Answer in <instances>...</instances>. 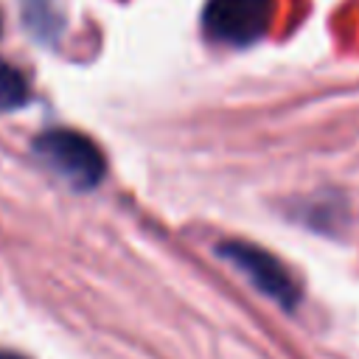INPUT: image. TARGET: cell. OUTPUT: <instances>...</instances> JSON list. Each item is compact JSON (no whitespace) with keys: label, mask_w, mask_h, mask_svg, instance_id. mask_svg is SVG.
Segmentation results:
<instances>
[{"label":"cell","mask_w":359,"mask_h":359,"mask_svg":"<svg viewBox=\"0 0 359 359\" xmlns=\"http://www.w3.org/2000/svg\"><path fill=\"white\" fill-rule=\"evenodd\" d=\"M36 157L50 165L65 182L79 191H90L104 180L107 163L101 149L81 132L73 129H50L34 140Z\"/></svg>","instance_id":"6da1fadb"},{"label":"cell","mask_w":359,"mask_h":359,"mask_svg":"<svg viewBox=\"0 0 359 359\" xmlns=\"http://www.w3.org/2000/svg\"><path fill=\"white\" fill-rule=\"evenodd\" d=\"M216 252L230 261L264 297L283 306L286 311H294L300 303V286L294 275L264 247L247 244V241H222Z\"/></svg>","instance_id":"7a4b0ae2"},{"label":"cell","mask_w":359,"mask_h":359,"mask_svg":"<svg viewBox=\"0 0 359 359\" xmlns=\"http://www.w3.org/2000/svg\"><path fill=\"white\" fill-rule=\"evenodd\" d=\"M275 17V0H208L202 28L213 42L230 48L255 45Z\"/></svg>","instance_id":"3957f363"},{"label":"cell","mask_w":359,"mask_h":359,"mask_svg":"<svg viewBox=\"0 0 359 359\" xmlns=\"http://www.w3.org/2000/svg\"><path fill=\"white\" fill-rule=\"evenodd\" d=\"M20 8H22V25H25V31L36 42L53 45L56 36L65 28V17L56 8V3L53 0H20Z\"/></svg>","instance_id":"277c9868"},{"label":"cell","mask_w":359,"mask_h":359,"mask_svg":"<svg viewBox=\"0 0 359 359\" xmlns=\"http://www.w3.org/2000/svg\"><path fill=\"white\" fill-rule=\"evenodd\" d=\"M28 98H31V93H28L25 76L17 67L0 62V112H14V109L25 107Z\"/></svg>","instance_id":"5b68a950"},{"label":"cell","mask_w":359,"mask_h":359,"mask_svg":"<svg viewBox=\"0 0 359 359\" xmlns=\"http://www.w3.org/2000/svg\"><path fill=\"white\" fill-rule=\"evenodd\" d=\"M0 359H22L20 353H8V351H0Z\"/></svg>","instance_id":"8992f818"},{"label":"cell","mask_w":359,"mask_h":359,"mask_svg":"<svg viewBox=\"0 0 359 359\" xmlns=\"http://www.w3.org/2000/svg\"><path fill=\"white\" fill-rule=\"evenodd\" d=\"M0 31H3V20H0Z\"/></svg>","instance_id":"52a82bcc"}]
</instances>
